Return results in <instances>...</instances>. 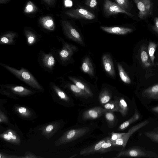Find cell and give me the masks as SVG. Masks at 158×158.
Here are the masks:
<instances>
[{
    "instance_id": "obj_21",
    "label": "cell",
    "mask_w": 158,
    "mask_h": 158,
    "mask_svg": "<svg viewBox=\"0 0 158 158\" xmlns=\"http://www.w3.org/2000/svg\"><path fill=\"white\" fill-rule=\"evenodd\" d=\"M140 58L141 61L143 65L148 67L150 66L151 63L150 62L148 54L145 47L142 48L140 52Z\"/></svg>"
},
{
    "instance_id": "obj_40",
    "label": "cell",
    "mask_w": 158,
    "mask_h": 158,
    "mask_svg": "<svg viewBox=\"0 0 158 158\" xmlns=\"http://www.w3.org/2000/svg\"><path fill=\"white\" fill-rule=\"evenodd\" d=\"M53 129V126L51 125L48 126L46 128V130L47 131L49 132L52 131Z\"/></svg>"
},
{
    "instance_id": "obj_7",
    "label": "cell",
    "mask_w": 158,
    "mask_h": 158,
    "mask_svg": "<svg viewBox=\"0 0 158 158\" xmlns=\"http://www.w3.org/2000/svg\"><path fill=\"white\" fill-rule=\"evenodd\" d=\"M65 25L64 30L67 37L71 40L83 45V40L78 32L69 23H66Z\"/></svg>"
},
{
    "instance_id": "obj_16",
    "label": "cell",
    "mask_w": 158,
    "mask_h": 158,
    "mask_svg": "<svg viewBox=\"0 0 158 158\" xmlns=\"http://www.w3.org/2000/svg\"><path fill=\"white\" fill-rule=\"evenodd\" d=\"M81 68L85 73L91 76L94 75V70L93 65L89 57H86L84 59L82 64Z\"/></svg>"
},
{
    "instance_id": "obj_14",
    "label": "cell",
    "mask_w": 158,
    "mask_h": 158,
    "mask_svg": "<svg viewBox=\"0 0 158 158\" xmlns=\"http://www.w3.org/2000/svg\"><path fill=\"white\" fill-rule=\"evenodd\" d=\"M142 95L148 99L158 100V83L144 90Z\"/></svg>"
},
{
    "instance_id": "obj_4",
    "label": "cell",
    "mask_w": 158,
    "mask_h": 158,
    "mask_svg": "<svg viewBox=\"0 0 158 158\" xmlns=\"http://www.w3.org/2000/svg\"><path fill=\"white\" fill-rule=\"evenodd\" d=\"M149 122L148 120H145L131 128L127 133H125L120 138L115 141L111 142L114 146H119L125 147L128 139L135 132L148 124Z\"/></svg>"
},
{
    "instance_id": "obj_18",
    "label": "cell",
    "mask_w": 158,
    "mask_h": 158,
    "mask_svg": "<svg viewBox=\"0 0 158 158\" xmlns=\"http://www.w3.org/2000/svg\"><path fill=\"white\" fill-rule=\"evenodd\" d=\"M55 62L54 57L50 54H44L42 58L43 64L48 69H52L54 66Z\"/></svg>"
},
{
    "instance_id": "obj_10",
    "label": "cell",
    "mask_w": 158,
    "mask_h": 158,
    "mask_svg": "<svg viewBox=\"0 0 158 158\" xmlns=\"http://www.w3.org/2000/svg\"><path fill=\"white\" fill-rule=\"evenodd\" d=\"M106 110L100 107H97L89 109L85 111L82 115L84 120L95 119L104 114Z\"/></svg>"
},
{
    "instance_id": "obj_20",
    "label": "cell",
    "mask_w": 158,
    "mask_h": 158,
    "mask_svg": "<svg viewBox=\"0 0 158 158\" xmlns=\"http://www.w3.org/2000/svg\"><path fill=\"white\" fill-rule=\"evenodd\" d=\"M119 100L116 99L108 102L104 105V109L106 111L111 112L119 111Z\"/></svg>"
},
{
    "instance_id": "obj_11",
    "label": "cell",
    "mask_w": 158,
    "mask_h": 158,
    "mask_svg": "<svg viewBox=\"0 0 158 158\" xmlns=\"http://www.w3.org/2000/svg\"><path fill=\"white\" fill-rule=\"evenodd\" d=\"M109 138H107L101 140L91 146L82 149L81 150L80 154L81 155L86 156L97 152L100 153V149L103 144L107 141Z\"/></svg>"
},
{
    "instance_id": "obj_30",
    "label": "cell",
    "mask_w": 158,
    "mask_h": 158,
    "mask_svg": "<svg viewBox=\"0 0 158 158\" xmlns=\"http://www.w3.org/2000/svg\"><path fill=\"white\" fill-rule=\"evenodd\" d=\"M109 138L107 141L103 144L100 153H104L107 152L108 149H110L111 147L114 146L112 143L109 141Z\"/></svg>"
},
{
    "instance_id": "obj_43",
    "label": "cell",
    "mask_w": 158,
    "mask_h": 158,
    "mask_svg": "<svg viewBox=\"0 0 158 158\" xmlns=\"http://www.w3.org/2000/svg\"><path fill=\"white\" fill-rule=\"evenodd\" d=\"M27 10L29 11L32 10L33 9V7L31 5H28L27 7Z\"/></svg>"
},
{
    "instance_id": "obj_13",
    "label": "cell",
    "mask_w": 158,
    "mask_h": 158,
    "mask_svg": "<svg viewBox=\"0 0 158 158\" xmlns=\"http://www.w3.org/2000/svg\"><path fill=\"white\" fill-rule=\"evenodd\" d=\"M102 63L106 72L112 77L115 76V72L112 59L109 54H105L102 57Z\"/></svg>"
},
{
    "instance_id": "obj_19",
    "label": "cell",
    "mask_w": 158,
    "mask_h": 158,
    "mask_svg": "<svg viewBox=\"0 0 158 158\" xmlns=\"http://www.w3.org/2000/svg\"><path fill=\"white\" fill-rule=\"evenodd\" d=\"M69 88L76 96L87 98L89 96L84 91L79 88L75 84H70Z\"/></svg>"
},
{
    "instance_id": "obj_42",
    "label": "cell",
    "mask_w": 158,
    "mask_h": 158,
    "mask_svg": "<svg viewBox=\"0 0 158 158\" xmlns=\"http://www.w3.org/2000/svg\"><path fill=\"white\" fill-rule=\"evenodd\" d=\"M152 110L153 111L158 113V106L152 107Z\"/></svg>"
},
{
    "instance_id": "obj_25",
    "label": "cell",
    "mask_w": 158,
    "mask_h": 158,
    "mask_svg": "<svg viewBox=\"0 0 158 158\" xmlns=\"http://www.w3.org/2000/svg\"><path fill=\"white\" fill-rule=\"evenodd\" d=\"M157 46V45L156 43L151 41L149 42L148 47V55L152 64L154 63V60L155 58L154 54Z\"/></svg>"
},
{
    "instance_id": "obj_38",
    "label": "cell",
    "mask_w": 158,
    "mask_h": 158,
    "mask_svg": "<svg viewBox=\"0 0 158 158\" xmlns=\"http://www.w3.org/2000/svg\"><path fill=\"white\" fill-rule=\"evenodd\" d=\"M65 3V6H71L72 5V2L70 0H66Z\"/></svg>"
},
{
    "instance_id": "obj_28",
    "label": "cell",
    "mask_w": 158,
    "mask_h": 158,
    "mask_svg": "<svg viewBox=\"0 0 158 158\" xmlns=\"http://www.w3.org/2000/svg\"><path fill=\"white\" fill-rule=\"evenodd\" d=\"M10 89L14 92L19 94H25L29 92L28 89L20 86H12Z\"/></svg>"
},
{
    "instance_id": "obj_24",
    "label": "cell",
    "mask_w": 158,
    "mask_h": 158,
    "mask_svg": "<svg viewBox=\"0 0 158 158\" xmlns=\"http://www.w3.org/2000/svg\"><path fill=\"white\" fill-rule=\"evenodd\" d=\"M111 98V95L107 89L103 90L101 93L99 97V101L101 104H104L109 102Z\"/></svg>"
},
{
    "instance_id": "obj_26",
    "label": "cell",
    "mask_w": 158,
    "mask_h": 158,
    "mask_svg": "<svg viewBox=\"0 0 158 158\" xmlns=\"http://www.w3.org/2000/svg\"><path fill=\"white\" fill-rule=\"evenodd\" d=\"M15 36L10 34H7L1 38L0 43L1 44H12L15 43L14 39Z\"/></svg>"
},
{
    "instance_id": "obj_17",
    "label": "cell",
    "mask_w": 158,
    "mask_h": 158,
    "mask_svg": "<svg viewBox=\"0 0 158 158\" xmlns=\"http://www.w3.org/2000/svg\"><path fill=\"white\" fill-rule=\"evenodd\" d=\"M139 114L137 110L135 109V113L132 117L120 125L118 128V130L122 131L125 129L131 124L139 120Z\"/></svg>"
},
{
    "instance_id": "obj_34",
    "label": "cell",
    "mask_w": 158,
    "mask_h": 158,
    "mask_svg": "<svg viewBox=\"0 0 158 158\" xmlns=\"http://www.w3.org/2000/svg\"><path fill=\"white\" fill-rule=\"evenodd\" d=\"M152 29L158 34V17H155L154 19V25L152 27Z\"/></svg>"
},
{
    "instance_id": "obj_8",
    "label": "cell",
    "mask_w": 158,
    "mask_h": 158,
    "mask_svg": "<svg viewBox=\"0 0 158 158\" xmlns=\"http://www.w3.org/2000/svg\"><path fill=\"white\" fill-rule=\"evenodd\" d=\"M68 14L72 18L77 19L92 20L95 18L93 14L82 8H77L70 10Z\"/></svg>"
},
{
    "instance_id": "obj_39",
    "label": "cell",
    "mask_w": 158,
    "mask_h": 158,
    "mask_svg": "<svg viewBox=\"0 0 158 158\" xmlns=\"http://www.w3.org/2000/svg\"><path fill=\"white\" fill-rule=\"evenodd\" d=\"M8 135L11 138V139L13 140H15L16 139L17 137L16 135H13V133L10 131H9L8 132Z\"/></svg>"
},
{
    "instance_id": "obj_41",
    "label": "cell",
    "mask_w": 158,
    "mask_h": 158,
    "mask_svg": "<svg viewBox=\"0 0 158 158\" xmlns=\"http://www.w3.org/2000/svg\"><path fill=\"white\" fill-rule=\"evenodd\" d=\"M3 137L5 139L7 140H10L11 139V138L8 134H5L4 135Z\"/></svg>"
},
{
    "instance_id": "obj_32",
    "label": "cell",
    "mask_w": 158,
    "mask_h": 158,
    "mask_svg": "<svg viewBox=\"0 0 158 158\" xmlns=\"http://www.w3.org/2000/svg\"><path fill=\"white\" fill-rule=\"evenodd\" d=\"M106 118L109 122H112L115 119V116L113 112L106 111L104 113Z\"/></svg>"
},
{
    "instance_id": "obj_44",
    "label": "cell",
    "mask_w": 158,
    "mask_h": 158,
    "mask_svg": "<svg viewBox=\"0 0 158 158\" xmlns=\"http://www.w3.org/2000/svg\"><path fill=\"white\" fill-rule=\"evenodd\" d=\"M154 131H155V132L158 134V127H157L154 129Z\"/></svg>"
},
{
    "instance_id": "obj_5",
    "label": "cell",
    "mask_w": 158,
    "mask_h": 158,
    "mask_svg": "<svg viewBox=\"0 0 158 158\" xmlns=\"http://www.w3.org/2000/svg\"><path fill=\"white\" fill-rule=\"evenodd\" d=\"M103 9L105 15L107 16L118 13H123L130 16H132L131 13L122 8L117 4L110 0H104Z\"/></svg>"
},
{
    "instance_id": "obj_12",
    "label": "cell",
    "mask_w": 158,
    "mask_h": 158,
    "mask_svg": "<svg viewBox=\"0 0 158 158\" xmlns=\"http://www.w3.org/2000/svg\"><path fill=\"white\" fill-rule=\"evenodd\" d=\"M101 29L107 33L117 35H123L131 32L133 29L123 27H108L101 26Z\"/></svg>"
},
{
    "instance_id": "obj_37",
    "label": "cell",
    "mask_w": 158,
    "mask_h": 158,
    "mask_svg": "<svg viewBox=\"0 0 158 158\" xmlns=\"http://www.w3.org/2000/svg\"><path fill=\"white\" fill-rule=\"evenodd\" d=\"M52 24L53 21L51 20H48L45 23V25L48 27L52 26Z\"/></svg>"
},
{
    "instance_id": "obj_33",
    "label": "cell",
    "mask_w": 158,
    "mask_h": 158,
    "mask_svg": "<svg viewBox=\"0 0 158 158\" xmlns=\"http://www.w3.org/2000/svg\"><path fill=\"white\" fill-rule=\"evenodd\" d=\"M125 133H116L112 132L111 133V136L109 138V141L110 142H112L115 141L118 139L120 138Z\"/></svg>"
},
{
    "instance_id": "obj_15",
    "label": "cell",
    "mask_w": 158,
    "mask_h": 158,
    "mask_svg": "<svg viewBox=\"0 0 158 158\" xmlns=\"http://www.w3.org/2000/svg\"><path fill=\"white\" fill-rule=\"evenodd\" d=\"M69 78L72 81L75 85L85 92L89 96L92 97L93 94L89 88L84 83L76 78L69 77Z\"/></svg>"
},
{
    "instance_id": "obj_9",
    "label": "cell",
    "mask_w": 158,
    "mask_h": 158,
    "mask_svg": "<svg viewBox=\"0 0 158 158\" xmlns=\"http://www.w3.org/2000/svg\"><path fill=\"white\" fill-rule=\"evenodd\" d=\"M76 48L74 45L66 43H64L62 48L58 51L60 59L63 61L67 60L75 52Z\"/></svg>"
},
{
    "instance_id": "obj_29",
    "label": "cell",
    "mask_w": 158,
    "mask_h": 158,
    "mask_svg": "<svg viewBox=\"0 0 158 158\" xmlns=\"http://www.w3.org/2000/svg\"><path fill=\"white\" fill-rule=\"evenodd\" d=\"M114 0L117 4L123 10H126L128 8L129 4L128 0Z\"/></svg>"
},
{
    "instance_id": "obj_23",
    "label": "cell",
    "mask_w": 158,
    "mask_h": 158,
    "mask_svg": "<svg viewBox=\"0 0 158 158\" xmlns=\"http://www.w3.org/2000/svg\"><path fill=\"white\" fill-rule=\"evenodd\" d=\"M118 68L119 76L122 81L125 83L130 84L131 81L130 77L125 72L122 66L119 64H118Z\"/></svg>"
},
{
    "instance_id": "obj_6",
    "label": "cell",
    "mask_w": 158,
    "mask_h": 158,
    "mask_svg": "<svg viewBox=\"0 0 158 158\" xmlns=\"http://www.w3.org/2000/svg\"><path fill=\"white\" fill-rule=\"evenodd\" d=\"M89 131V128L87 127L71 130L64 136V141L69 142L78 139L86 134Z\"/></svg>"
},
{
    "instance_id": "obj_31",
    "label": "cell",
    "mask_w": 158,
    "mask_h": 158,
    "mask_svg": "<svg viewBox=\"0 0 158 158\" xmlns=\"http://www.w3.org/2000/svg\"><path fill=\"white\" fill-rule=\"evenodd\" d=\"M53 86L57 94L60 98L66 101H68L69 100V98L64 92L56 86H55V85H54Z\"/></svg>"
},
{
    "instance_id": "obj_27",
    "label": "cell",
    "mask_w": 158,
    "mask_h": 158,
    "mask_svg": "<svg viewBox=\"0 0 158 158\" xmlns=\"http://www.w3.org/2000/svg\"><path fill=\"white\" fill-rule=\"evenodd\" d=\"M146 136L149 138L152 141L158 143V134L154 131H146L144 133Z\"/></svg>"
},
{
    "instance_id": "obj_3",
    "label": "cell",
    "mask_w": 158,
    "mask_h": 158,
    "mask_svg": "<svg viewBox=\"0 0 158 158\" xmlns=\"http://www.w3.org/2000/svg\"><path fill=\"white\" fill-rule=\"evenodd\" d=\"M139 10L138 17L143 19L152 14L153 5L151 0H133Z\"/></svg>"
},
{
    "instance_id": "obj_35",
    "label": "cell",
    "mask_w": 158,
    "mask_h": 158,
    "mask_svg": "<svg viewBox=\"0 0 158 158\" xmlns=\"http://www.w3.org/2000/svg\"><path fill=\"white\" fill-rule=\"evenodd\" d=\"M87 3L90 7L93 8L96 6L97 2L96 0H88Z\"/></svg>"
},
{
    "instance_id": "obj_2",
    "label": "cell",
    "mask_w": 158,
    "mask_h": 158,
    "mask_svg": "<svg viewBox=\"0 0 158 158\" xmlns=\"http://www.w3.org/2000/svg\"><path fill=\"white\" fill-rule=\"evenodd\" d=\"M121 157L158 158V155L142 147L135 146L120 152L117 154V157Z\"/></svg>"
},
{
    "instance_id": "obj_36",
    "label": "cell",
    "mask_w": 158,
    "mask_h": 158,
    "mask_svg": "<svg viewBox=\"0 0 158 158\" xmlns=\"http://www.w3.org/2000/svg\"><path fill=\"white\" fill-rule=\"evenodd\" d=\"M27 110L24 107H20L19 109V112L23 115H25L27 113Z\"/></svg>"
},
{
    "instance_id": "obj_22",
    "label": "cell",
    "mask_w": 158,
    "mask_h": 158,
    "mask_svg": "<svg viewBox=\"0 0 158 158\" xmlns=\"http://www.w3.org/2000/svg\"><path fill=\"white\" fill-rule=\"evenodd\" d=\"M119 112L123 116H125L127 114L128 108L127 104L124 98H122L119 100Z\"/></svg>"
},
{
    "instance_id": "obj_1",
    "label": "cell",
    "mask_w": 158,
    "mask_h": 158,
    "mask_svg": "<svg viewBox=\"0 0 158 158\" xmlns=\"http://www.w3.org/2000/svg\"><path fill=\"white\" fill-rule=\"evenodd\" d=\"M0 65L15 77L30 86L38 89L42 88L33 76L27 70L22 68L17 69L6 64L0 63Z\"/></svg>"
}]
</instances>
